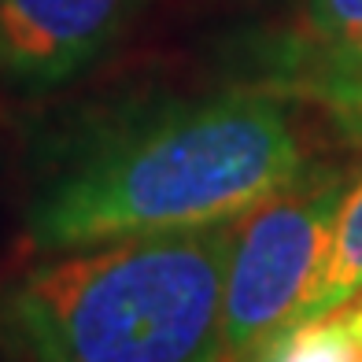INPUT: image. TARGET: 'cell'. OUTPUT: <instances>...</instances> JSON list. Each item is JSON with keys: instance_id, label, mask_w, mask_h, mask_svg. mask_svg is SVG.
I'll use <instances>...</instances> for the list:
<instances>
[{"instance_id": "cell-1", "label": "cell", "mask_w": 362, "mask_h": 362, "mask_svg": "<svg viewBox=\"0 0 362 362\" xmlns=\"http://www.w3.org/2000/svg\"><path fill=\"white\" fill-rule=\"evenodd\" d=\"M307 126L262 89L163 100L93 122L26 204L37 255L177 233L244 215L315 167Z\"/></svg>"}, {"instance_id": "cell-2", "label": "cell", "mask_w": 362, "mask_h": 362, "mask_svg": "<svg viewBox=\"0 0 362 362\" xmlns=\"http://www.w3.org/2000/svg\"><path fill=\"white\" fill-rule=\"evenodd\" d=\"M233 218L56 252L0 288V344L23 362H229Z\"/></svg>"}, {"instance_id": "cell-3", "label": "cell", "mask_w": 362, "mask_h": 362, "mask_svg": "<svg viewBox=\"0 0 362 362\" xmlns=\"http://www.w3.org/2000/svg\"><path fill=\"white\" fill-rule=\"evenodd\" d=\"M358 167L315 163L233 218L226 255V355L244 362L300 307L325 259L340 200Z\"/></svg>"}, {"instance_id": "cell-4", "label": "cell", "mask_w": 362, "mask_h": 362, "mask_svg": "<svg viewBox=\"0 0 362 362\" xmlns=\"http://www.w3.org/2000/svg\"><path fill=\"white\" fill-rule=\"evenodd\" d=\"M141 0H0V74L48 93L96 67Z\"/></svg>"}, {"instance_id": "cell-5", "label": "cell", "mask_w": 362, "mask_h": 362, "mask_svg": "<svg viewBox=\"0 0 362 362\" xmlns=\"http://www.w3.org/2000/svg\"><path fill=\"white\" fill-rule=\"evenodd\" d=\"M296 45L300 59H292V86L325 100L344 119L362 93V0H300Z\"/></svg>"}, {"instance_id": "cell-6", "label": "cell", "mask_w": 362, "mask_h": 362, "mask_svg": "<svg viewBox=\"0 0 362 362\" xmlns=\"http://www.w3.org/2000/svg\"><path fill=\"white\" fill-rule=\"evenodd\" d=\"M244 362H362V292L281 325Z\"/></svg>"}, {"instance_id": "cell-7", "label": "cell", "mask_w": 362, "mask_h": 362, "mask_svg": "<svg viewBox=\"0 0 362 362\" xmlns=\"http://www.w3.org/2000/svg\"><path fill=\"white\" fill-rule=\"evenodd\" d=\"M355 292H362V167L351 177L348 196L340 200L322 267H318L315 281L303 292V300L288 322H300V318L318 315V310H329L344 300H351Z\"/></svg>"}, {"instance_id": "cell-8", "label": "cell", "mask_w": 362, "mask_h": 362, "mask_svg": "<svg viewBox=\"0 0 362 362\" xmlns=\"http://www.w3.org/2000/svg\"><path fill=\"white\" fill-rule=\"evenodd\" d=\"M344 122H351V126H362V93H358V100H355V107L344 115Z\"/></svg>"}]
</instances>
